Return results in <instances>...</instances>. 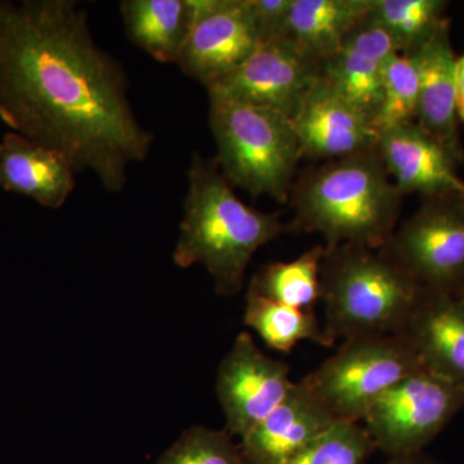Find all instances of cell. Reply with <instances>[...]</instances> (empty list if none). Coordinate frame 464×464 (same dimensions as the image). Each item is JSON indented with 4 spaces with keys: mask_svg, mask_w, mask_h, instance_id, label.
Returning <instances> with one entry per match:
<instances>
[{
    "mask_svg": "<svg viewBox=\"0 0 464 464\" xmlns=\"http://www.w3.org/2000/svg\"><path fill=\"white\" fill-rule=\"evenodd\" d=\"M378 151L402 195L420 194L424 199L464 198L457 159L417 123L380 133Z\"/></svg>",
    "mask_w": 464,
    "mask_h": 464,
    "instance_id": "12",
    "label": "cell"
},
{
    "mask_svg": "<svg viewBox=\"0 0 464 464\" xmlns=\"http://www.w3.org/2000/svg\"><path fill=\"white\" fill-rule=\"evenodd\" d=\"M244 323L277 353H292L293 348L302 341L332 347L314 311L286 306L249 289L246 292Z\"/></svg>",
    "mask_w": 464,
    "mask_h": 464,
    "instance_id": "22",
    "label": "cell"
},
{
    "mask_svg": "<svg viewBox=\"0 0 464 464\" xmlns=\"http://www.w3.org/2000/svg\"><path fill=\"white\" fill-rule=\"evenodd\" d=\"M387 464H432L429 460L424 459L420 454L411 457H401V458H391V460Z\"/></svg>",
    "mask_w": 464,
    "mask_h": 464,
    "instance_id": "29",
    "label": "cell"
},
{
    "mask_svg": "<svg viewBox=\"0 0 464 464\" xmlns=\"http://www.w3.org/2000/svg\"><path fill=\"white\" fill-rule=\"evenodd\" d=\"M319 79L320 63L280 36L261 43L237 70L206 90L208 96L275 110L293 121Z\"/></svg>",
    "mask_w": 464,
    "mask_h": 464,
    "instance_id": "10",
    "label": "cell"
},
{
    "mask_svg": "<svg viewBox=\"0 0 464 464\" xmlns=\"http://www.w3.org/2000/svg\"><path fill=\"white\" fill-rule=\"evenodd\" d=\"M155 464H246L239 442L226 430L192 426L159 457Z\"/></svg>",
    "mask_w": 464,
    "mask_h": 464,
    "instance_id": "26",
    "label": "cell"
},
{
    "mask_svg": "<svg viewBox=\"0 0 464 464\" xmlns=\"http://www.w3.org/2000/svg\"><path fill=\"white\" fill-rule=\"evenodd\" d=\"M191 24L179 65L204 87L230 74L261 38L246 0H191Z\"/></svg>",
    "mask_w": 464,
    "mask_h": 464,
    "instance_id": "11",
    "label": "cell"
},
{
    "mask_svg": "<svg viewBox=\"0 0 464 464\" xmlns=\"http://www.w3.org/2000/svg\"><path fill=\"white\" fill-rule=\"evenodd\" d=\"M0 119L110 192L124 190L128 167L145 161L154 141L134 114L123 66L94 42L74 0L2 2Z\"/></svg>",
    "mask_w": 464,
    "mask_h": 464,
    "instance_id": "1",
    "label": "cell"
},
{
    "mask_svg": "<svg viewBox=\"0 0 464 464\" xmlns=\"http://www.w3.org/2000/svg\"><path fill=\"white\" fill-rule=\"evenodd\" d=\"M420 82L417 63L411 54L395 53L390 57L383 76V90L380 109L373 121L378 133L398 127L417 123Z\"/></svg>",
    "mask_w": 464,
    "mask_h": 464,
    "instance_id": "24",
    "label": "cell"
},
{
    "mask_svg": "<svg viewBox=\"0 0 464 464\" xmlns=\"http://www.w3.org/2000/svg\"><path fill=\"white\" fill-rule=\"evenodd\" d=\"M424 371L464 390V302L423 289L400 332Z\"/></svg>",
    "mask_w": 464,
    "mask_h": 464,
    "instance_id": "15",
    "label": "cell"
},
{
    "mask_svg": "<svg viewBox=\"0 0 464 464\" xmlns=\"http://www.w3.org/2000/svg\"><path fill=\"white\" fill-rule=\"evenodd\" d=\"M442 0H375L372 16L389 34L396 52L411 54L449 20Z\"/></svg>",
    "mask_w": 464,
    "mask_h": 464,
    "instance_id": "23",
    "label": "cell"
},
{
    "mask_svg": "<svg viewBox=\"0 0 464 464\" xmlns=\"http://www.w3.org/2000/svg\"><path fill=\"white\" fill-rule=\"evenodd\" d=\"M208 97L216 161L225 179L252 197L285 203L304 159L293 121L275 110Z\"/></svg>",
    "mask_w": 464,
    "mask_h": 464,
    "instance_id": "5",
    "label": "cell"
},
{
    "mask_svg": "<svg viewBox=\"0 0 464 464\" xmlns=\"http://www.w3.org/2000/svg\"><path fill=\"white\" fill-rule=\"evenodd\" d=\"M417 63L420 99L417 124L450 151L458 163L464 160L457 110V57L447 21L420 50L411 53Z\"/></svg>",
    "mask_w": 464,
    "mask_h": 464,
    "instance_id": "17",
    "label": "cell"
},
{
    "mask_svg": "<svg viewBox=\"0 0 464 464\" xmlns=\"http://www.w3.org/2000/svg\"><path fill=\"white\" fill-rule=\"evenodd\" d=\"M396 48L371 14L360 21L335 53L320 63V79L373 125L383 76Z\"/></svg>",
    "mask_w": 464,
    "mask_h": 464,
    "instance_id": "13",
    "label": "cell"
},
{
    "mask_svg": "<svg viewBox=\"0 0 464 464\" xmlns=\"http://www.w3.org/2000/svg\"><path fill=\"white\" fill-rule=\"evenodd\" d=\"M292 121L304 158L337 160L378 149L380 143L371 121L322 79Z\"/></svg>",
    "mask_w": 464,
    "mask_h": 464,
    "instance_id": "14",
    "label": "cell"
},
{
    "mask_svg": "<svg viewBox=\"0 0 464 464\" xmlns=\"http://www.w3.org/2000/svg\"><path fill=\"white\" fill-rule=\"evenodd\" d=\"M75 174L69 160L56 150L12 130L2 137L0 190L58 209L74 191Z\"/></svg>",
    "mask_w": 464,
    "mask_h": 464,
    "instance_id": "18",
    "label": "cell"
},
{
    "mask_svg": "<svg viewBox=\"0 0 464 464\" xmlns=\"http://www.w3.org/2000/svg\"><path fill=\"white\" fill-rule=\"evenodd\" d=\"M338 420L302 383L257 427L239 440L246 464H284Z\"/></svg>",
    "mask_w": 464,
    "mask_h": 464,
    "instance_id": "16",
    "label": "cell"
},
{
    "mask_svg": "<svg viewBox=\"0 0 464 464\" xmlns=\"http://www.w3.org/2000/svg\"><path fill=\"white\" fill-rule=\"evenodd\" d=\"M422 371L413 347L399 333L343 341L301 381L338 422L359 423L387 391Z\"/></svg>",
    "mask_w": 464,
    "mask_h": 464,
    "instance_id": "6",
    "label": "cell"
},
{
    "mask_svg": "<svg viewBox=\"0 0 464 464\" xmlns=\"http://www.w3.org/2000/svg\"><path fill=\"white\" fill-rule=\"evenodd\" d=\"M423 289L464 285V198L424 199L382 248Z\"/></svg>",
    "mask_w": 464,
    "mask_h": 464,
    "instance_id": "8",
    "label": "cell"
},
{
    "mask_svg": "<svg viewBox=\"0 0 464 464\" xmlns=\"http://www.w3.org/2000/svg\"><path fill=\"white\" fill-rule=\"evenodd\" d=\"M295 384L286 362L268 357L248 332H240L216 375L226 431L244 438L282 404Z\"/></svg>",
    "mask_w": 464,
    "mask_h": 464,
    "instance_id": "9",
    "label": "cell"
},
{
    "mask_svg": "<svg viewBox=\"0 0 464 464\" xmlns=\"http://www.w3.org/2000/svg\"><path fill=\"white\" fill-rule=\"evenodd\" d=\"M128 38L161 63H179L191 24V0H124Z\"/></svg>",
    "mask_w": 464,
    "mask_h": 464,
    "instance_id": "20",
    "label": "cell"
},
{
    "mask_svg": "<svg viewBox=\"0 0 464 464\" xmlns=\"http://www.w3.org/2000/svg\"><path fill=\"white\" fill-rule=\"evenodd\" d=\"M454 295H457L458 298L462 299V301L464 302V285L462 286V288L458 290V292Z\"/></svg>",
    "mask_w": 464,
    "mask_h": 464,
    "instance_id": "30",
    "label": "cell"
},
{
    "mask_svg": "<svg viewBox=\"0 0 464 464\" xmlns=\"http://www.w3.org/2000/svg\"><path fill=\"white\" fill-rule=\"evenodd\" d=\"M375 0H293L283 38L322 63L374 8Z\"/></svg>",
    "mask_w": 464,
    "mask_h": 464,
    "instance_id": "19",
    "label": "cell"
},
{
    "mask_svg": "<svg viewBox=\"0 0 464 464\" xmlns=\"http://www.w3.org/2000/svg\"><path fill=\"white\" fill-rule=\"evenodd\" d=\"M326 337L353 340L399 334L422 288L383 249L340 246L322 265Z\"/></svg>",
    "mask_w": 464,
    "mask_h": 464,
    "instance_id": "4",
    "label": "cell"
},
{
    "mask_svg": "<svg viewBox=\"0 0 464 464\" xmlns=\"http://www.w3.org/2000/svg\"><path fill=\"white\" fill-rule=\"evenodd\" d=\"M0 5H2V2H0Z\"/></svg>",
    "mask_w": 464,
    "mask_h": 464,
    "instance_id": "31",
    "label": "cell"
},
{
    "mask_svg": "<svg viewBox=\"0 0 464 464\" xmlns=\"http://www.w3.org/2000/svg\"><path fill=\"white\" fill-rule=\"evenodd\" d=\"M324 244L306 250L289 262L265 266L250 280L248 289L262 297L299 310L314 311L322 301Z\"/></svg>",
    "mask_w": 464,
    "mask_h": 464,
    "instance_id": "21",
    "label": "cell"
},
{
    "mask_svg": "<svg viewBox=\"0 0 464 464\" xmlns=\"http://www.w3.org/2000/svg\"><path fill=\"white\" fill-rule=\"evenodd\" d=\"M402 197L378 149L326 161L293 188L290 230L322 235L326 249H382L396 230Z\"/></svg>",
    "mask_w": 464,
    "mask_h": 464,
    "instance_id": "3",
    "label": "cell"
},
{
    "mask_svg": "<svg viewBox=\"0 0 464 464\" xmlns=\"http://www.w3.org/2000/svg\"><path fill=\"white\" fill-rule=\"evenodd\" d=\"M374 450L364 426L337 422L284 464H365Z\"/></svg>",
    "mask_w": 464,
    "mask_h": 464,
    "instance_id": "25",
    "label": "cell"
},
{
    "mask_svg": "<svg viewBox=\"0 0 464 464\" xmlns=\"http://www.w3.org/2000/svg\"><path fill=\"white\" fill-rule=\"evenodd\" d=\"M261 43L283 35L293 0H246Z\"/></svg>",
    "mask_w": 464,
    "mask_h": 464,
    "instance_id": "27",
    "label": "cell"
},
{
    "mask_svg": "<svg viewBox=\"0 0 464 464\" xmlns=\"http://www.w3.org/2000/svg\"><path fill=\"white\" fill-rule=\"evenodd\" d=\"M464 409V390L422 371L387 391L364 418L375 448L391 458L420 454Z\"/></svg>",
    "mask_w": 464,
    "mask_h": 464,
    "instance_id": "7",
    "label": "cell"
},
{
    "mask_svg": "<svg viewBox=\"0 0 464 464\" xmlns=\"http://www.w3.org/2000/svg\"><path fill=\"white\" fill-rule=\"evenodd\" d=\"M456 84L458 118L464 123V54L457 57Z\"/></svg>",
    "mask_w": 464,
    "mask_h": 464,
    "instance_id": "28",
    "label": "cell"
},
{
    "mask_svg": "<svg viewBox=\"0 0 464 464\" xmlns=\"http://www.w3.org/2000/svg\"><path fill=\"white\" fill-rule=\"evenodd\" d=\"M188 181L173 262L181 268L203 266L216 292L232 297L243 289L255 253L290 227L277 213L243 203L217 161L198 152L192 155Z\"/></svg>",
    "mask_w": 464,
    "mask_h": 464,
    "instance_id": "2",
    "label": "cell"
}]
</instances>
